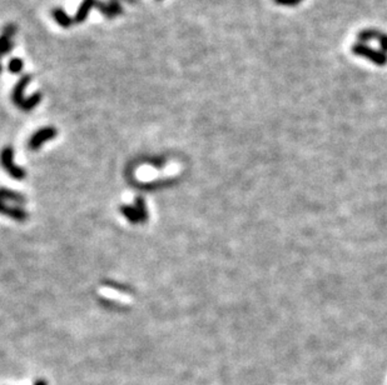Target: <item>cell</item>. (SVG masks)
I'll return each instance as SVG.
<instances>
[{
	"label": "cell",
	"mask_w": 387,
	"mask_h": 385,
	"mask_svg": "<svg viewBox=\"0 0 387 385\" xmlns=\"http://www.w3.org/2000/svg\"><path fill=\"white\" fill-rule=\"evenodd\" d=\"M30 80H31L30 75L25 74V75H23V77L20 78L19 82L17 83V85H15L14 89H13V95H12L13 102H14V104L17 105L18 108L23 109V110H31V109L35 108V107L39 104L40 100H42V94L40 93L33 94V95H31L30 98H28V99H25L23 96L24 89H25L26 85L30 83Z\"/></svg>",
	"instance_id": "1"
},
{
	"label": "cell",
	"mask_w": 387,
	"mask_h": 385,
	"mask_svg": "<svg viewBox=\"0 0 387 385\" xmlns=\"http://www.w3.org/2000/svg\"><path fill=\"white\" fill-rule=\"evenodd\" d=\"M91 8H97L99 12H102L103 14L106 15L107 18H109V19L115 17L113 10H112L111 6H109V4L103 3V1H99V0H83L82 4H80L79 8H78L77 13H75V17H74L75 23L77 24L83 23V21L87 19V17H88L89 10H91Z\"/></svg>",
	"instance_id": "2"
},
{
	"label": "cell",
	"mask_w": 387,
	"mask_h": 385,
	"mask_svg": "<svg viewBox=\"0 0 387 385\" xmlns=\"http://www.w3.org/2000/svg\"><path fill=\"white\" fill-rule=\"evenodd\" d=\"M352 51L353 54L371 60L372 63H375L376 65L385 66L387 64V54H385L381 50H376V49L371 48L366 44H362V43L357 42L356 44H353Z\"/></svg>",
	"instance_id": "3"
},
{
	"label": "cell",
	"mask_w": 387,
	"mask_h": 385,
	"mask_svg": "<svg viewBox=\"0 0 387 385\" xmlns=\"http://www.w3.org/2000/svg\"><path fill=\"white\" fill-rule=\"evenodd\" d=\"M1 162H3L4 167L8 170L9 174L15 179H23L25 176V171L20 168L15 167L13 163V149L12 148H6L4 149L3 154H1Z\"/></svg>",
	"instance_id": "4"
},
{
	"label": "cell",
	"mask_w": 387,
	"mask_h": 385,
	"mask_svg": "<svg viewBox=\"0 0 387 385\" xmlns=\"http://www.w3.org/2000/svg\"><path fill=\"white\" fill-rule=\"evenodd\" d=\"M55 136H57V130H55L54 128H43V129L38 130L34 135L31 136L30 140H29V148L35 150L44 142L50 140V139L55 138Z\"/></svg>",
	"instance_id": "5"
},
{
	"label": "cell",
	"mask_w": 387,
	"mask_h": 385,
	"mask_svg": "<svg viewBox=\"0 0 387 385\" xmlns=\"http://www.w3.org/2000/svg\"><path fill=\"white\" fill-rule=\"evenodd\" d=\"M51 15H53L55 21H57L60 26H63V28H70V26L73 25V23H75L74 18L69 17L62 8L53 9V10H51Z\"/></svg>",
	"instance_id": "6"
},
{
	"label": "cell",
	"mask_w": 387,
	"mask_h": 385,
	"mask_svg": "<svg viewBox=\"0 0 387 385\" xmlns=\"http://www.w3.org/2000/svg\"><path fill=\"white\" fill-rule=\"evenodd\" d=\"M381 34V31L375 30V29H366V30L360 31L357 34V39H359V43L366 44V43L371 42V40H379Z\"/></svg>",
	"instance_id": "7"
},
{
	"label": "cell",
	"mask_w": 387,
	"mask_h": 385,
	"mask_svg": "<svg viewBox=\"0 0 387 385\" xmlns=\"http://www.w3.org/2000/svg\"><path fill=\"white\" fill-rule=\"evenodd\" d=\"M1 212H3V214L10 215L17 220H24L26 218V214L23 210L18 209V208H8L5 203H3V205H1Z\"/></svg>",
	"instance_id": "8"
},
{
	"label": "cell",
	"mask_w": 387,
	"mask_h": 385,
	"mask_svg": "<svg viewBox=\"0 0 387 385\" xmlns=\"http://www.w3.org/2000/svg\"><path fill=\"white\" fill-rule=\"evenodd\" d=\"M13 49V43H12V35H8L5 33H3L1 37V54L6 55L9 51Z\"/></svg>",
	"instance_id": "9"
},
{
	"label": "cell",
	"mask_w": 387,
	"mask_h": 385,
	"mask_svg": "<svg viewBox=\"0 0 387 385\" xmlns=\"http://www.w3.org/2000/svg\"><path fill=\"white\" fill-rule=\"evenodd\" d=\"M120 210H122V212L124 213V215L127 216L129 220L133 221V223H136V221H140V216H139V214H138L137 209H134V208H129V207H122L120 208Z\"/></svg>",
	"instance_id": "10"
},
{
	"label": "cell",
	"mask_w": 387,
	"mask_h": 385,
	"mask_svg": "<svg viewBox=\"0 0 387 385\" xmlns=\"http://www.w3.org/2000/svg\"><path fill=\"white\" fill-rule=\"evenodd\" d=\"M23 66H24L23 60L19 59V58H14V59H12L10 62H9L8 69H9V71H10V73L18 74V73H20V71L23 70Z\"/></svg>",
	"instance_id": "11"
},
{
	"label": "cell",
	"mask_w": 387,
	"mask_h": 385,
	"mask_svg": "<svg viewBox=\"0 0 387 385\" xmlns=\"http://www.w3.org/2000/svg\"><path fill=\"white\" fill-rule=\"evenodd\" d=\"M3 199L5 200V199H9V200H13V201H17V203H22V201H24V198L20 194H17V192H8V190L4 189L3 190Z\"/></svg>",
	"instance_id": "12"
},
{
	"label": "cell",
	"mask_w": 387,
	"mask_h": 385,
	"mask_svg": "<svg viewBox=\"0 0 387 385\" xmlns=\"http://www.w3.org/2000/svg\"><path fill=\"white\" fill-rule=\"evenodd\" d=\"M137 210L138 214L140 216V221H144L147 219V212H145V207H144V201L143 199H137Z\"/></svg>",
	"instance_id": "13"
},
{
	"label": "cell",
	"mask_w": 387,
	"mask_h": 385,
	"mask_svg": "<svg viewBox=\"0 0 387 385\" xmlns=\"http://www.w3.org/2000/svg\"><path fill=\"white\" fill-rule=\"evenodd\" d=\"M108 4H109V6H111L112 10H113V13H114V15H115V17H117V15H119V14H122L123 8L120 6V4H119V1H118V0H109Z\"/></svg>",
	"instance_id": "14"
},
{
	"label": "cell",
	"mask_w": 387,
	"mask_h": 385,
	"mask_svg": "<svg viewBox=\"0 0 387 385\" xmlns=\"http://www.w3.org/2000/svg\"><path fill=\"white\" fill-rule=\"evenodd\" d=\"M301 1L302 0H274V3L283 6H296L298 5Z\"/></svg>",
	"instance_id": "15"
},
{
	"label": "cell",
	"mask_w": 387,
	"mask_h": 385,
	"mask_svg": "<svg viewBox=\"0 0 387 385\" xmlns=\"http://www.w3.org/2000/svg\"><path fill=\"white\" fill-rule=\"evenodd\" d=\"M379 45H380V50L384 51L385 54H387V34L382 33L381 37L379 38Z\"/></svg>",
	"instance_id": "16"
},
{
	"label": "cell",
	"mask_w": 387,
	"mask_h": 385,
	"mask_svg": "<svg viewBox=\"0 0 387 385\" xmlns=\"http://www.w3.org/2000/svg\"><path fill=\"white\" fill-rule=\"evenodd\" d=\"M127 1H129V3H132V4H133V3H136V1H137V0H127Z\"/></svg>",
	"instance_id": "17"
}]
</instances>
